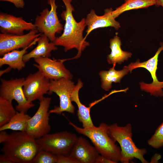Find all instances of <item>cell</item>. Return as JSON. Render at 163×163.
<instances>
[{
	"label": "cell",
	"instance_id": "1",
	"mask_svg": "<svg viewBox=\"0 0 163 163\" xmlns=\"http://www.w3.org/2000/svg\"><path fill=\"white\" fill-rule=\"evenodd\" d=\"M66 7V10L61 14L62 18L65 21L63 32L57 37L53 42L56 46H62L65 52L75 48L78 53L73 58L79 57L82 52L89 45L83 36V32L86 26L85 18H83L77 22L74 18L72 12L74 9L71 4L72 0H62Z\"/></svg>",
	"mask_w": 163,
	"mask_h": 163
},
{
	"label": "cell",
	"instance_id": "2",
	"mask_svg": "<svg viewBox=\"0 0 163 163\" xmlns=\"http://www.w3.org/2000/svg\"><path fill=\"white\" fill-rule=\"evenodd\" d=\"M40 150L36 139L25 132L16 131L9 134L1 150L13 163H32Z\"/></svg>",
	"mask_w": 163,
	"mask_h": 163
},
{
	"label": "cell",
	"instance_id": "3",
	"mask_svg": "<svg viewBox=\"0 0 163 163\" xmlns=\"http://www.w3.org/2000/svg\"><path fill=\"white\" fill-rule=\"evenodd\" d=\"M69 124L78 133L89 139L101 155L117 163L120 161L121 149L108 132V125L104 123L98 127L87 128L79 127L71 122Z\"/></svg>",
	"mask_w": 163,
	"mask_h": 163
},
{
	"label": "cell",
	"instance_id": "4",
	"mask_svg": "<svg viewBox=\"0 0 163 163\" xmlns=\"http://www.w3.org/2000/svg\"><path fill=\"white\" fill-rule=\"evenodd\" d=\"M132 126L130 123L124 126H119L117 123L108 125L109 135L120 146V161L123 163H128L136 158L142 163H148L144 157L147 150L145 149H139L136 146L132 139Z\"/></svg>",
	"mask_w": 163,
	"mask_h": 163
},
{
	"label": "cell",
	"instance_id": "5",
	"mask_svg": "<svg viewBox=\"0 0 163 163\" xmlns=\"http://www.w3.org/2000/svg\"><path fill=\"white\" fill-rule=\"evenodd\" d=\"M77 138L73 133L64 131L48 133L36 139L40 149L56 155H69Z\"/></svg>",
	"mask_w": 163,
	"mask_h": 163
},
{
	"label": "cell",
	"instance_id": "6",
	"mask_svg": "<svg viewBox=\"0 0 163 163\" xmlns=\"http://www.w3.org/2000/svg\"><path fill=\"white\" fill-rule=\"evenodd\" d=\"M56 0H47L51 9H44L36 17L34 24L39 32L43 34L53 42L56 39V34H60L63 30V25L59 20L56 12L57 6Z\"/></svg>",
	"mask_w": 163,
	"mask_h": 163
},
{
	"label": "cell",
	"instance_id": "7",
	"mask_svg": "<svg viewBox=\"0 0 163 163\" xmlns=\"http://www.w3.org/2000/svg\"><path fill=\"white\" fill-rule=\"evenodd\" d=\"M24 79V78L8 80L1 78L0 96L11 102L15 100L18 104L16 109L18 111L27 113L35 105L28 101L25 96L23 90Z\"/></svg>",
	"mask_w": 163,
	"mask_h": 163
},
{
	"label": "cell",
	"instance_id": "8",
	"mask_svg": "<svg viewBox=\"0 0 163 163\" xmlns=\"http://www.w3.org/2000/svg\"><path fill=\"white\" fill-rule=\"evenodd\" d=\"M75 86L71 79L68 78L50 80L49 94L55 93L60 101L59 106H55L49 110L50 113L61 114L64 112L74 113L75 107L72 103L71 95Z\"/></svg>",
	"mask_w": 163,
	"mask_h": 163
},
{
	"label": "cell",
	"instance_id": "9",
	"mask_svg": "<svg viewBox=\"0 0 163 163\" xmlns=\"http://www.w3.org/2000/svg\"><path fill=\"white\" fill-rule=\"evenodd\" d=\"M160 45L154 56L148 60L140 62L139 60H137L135 62H131L128 66L130 72L134 69L140 67L145 68L149 72L153 79L152 82L147 84L143 82H141L139 83L140 88L142 90L149 93L151 95L157 97L163 96V81L158 80L156 74L158 56L163 50V42L161 43Z\"/></svg>",
	"mask_w": 163,
	"mask_h": 163
},
{
	"label": "cell",
	"instance_id": "10",
	"mask_svg": "<svg viewBox=\"0 0 163 163\" xmlns=\"http://www.w3.org/2000/svg\"><path fill=\"white\" fill-rule=\"evenodd\" d=\"M39 107L29 120L26 131L35 139L49 133L51 129L49 123L50 113L49 108L51 101L49 97H45L39 101Z\"/></svg>",
	"mask_w": 163,
	"mask_h": 163
},
{
	"label": "cell",
	"instance_id": "11",
	"mask_svg": "<svg viewBox=\"0 0 163 163\" xmlns=\"http://www.w3.org/2000/svg\"><path fill=\"white\" fill-rule=\"evenodd\" d=\"M50 80L38 71L29 74L25 78L23 90L25 96L29 102L39 101L44 95L49 93Z\"/></svg>",
	"mask_w": 163,
	"mask_h": 163
},
{
	"label": "cell",
	"instance_id": "12",
	"mask_svg": "<svg viewBox=\"0 0 163 163\" xmlns=\"http://www.w3.org/2000/svg\"><path fill=\"white\" fill-rule=\"evenodd\" d=\"M37 68L46 77L50 80H58L62 78L71 79L72 75L63 64L66 59H56L50 57H40L34 59Z\"/></svg>",
	"mask_w": 163,
	"mask_h": 163
},
{
	"label": "cell",
	"instance_id": "13",
	"mask_svg": "<svg viewBox=\"0 0 163 163\" xmlns=\"http://www.w3.org/2000/svg\"><path fill=\"white\" fill-rule=\"evenodd\" d=\"M42 34L37 29L25 34L18 35L0 34V56L15 50L24 48L30 45Z\"/></svg>",
	"mask_w": 163,
	"mask_h": 163
},
{
	"label": "cell",
	"instance_id": "14",
	"mask_svg": "<svg viewBox=\"0 0 163 163\" xmlns=\"http://www.w3.org/2000/svg\"><path fill=\"white\" fill-rule=\"evenodd\" d=\"M36 29L34 24L27 22L22 17H17L0 12V30L2 33L21 35L24 34L25 30Z\"/></svg>",
	"mask_w": 163,
	"mask_h": 163
},
{
	"label": "cell",
	"instance_id": "15",
	"mask_svg": "<svg viewBox=\"0 0 163 163\" xmlns=\"http://www.w3.org/2000/svg\"><path fill=\"white\" fill-rule=\"evenodd\" d=\"M113 9L107 8L104 10V14L101 16L97 15L95 11L92 9L88 14L85 21L87 28L86 34L85 38L93 30L97 28L112 27L116 30L121 27L120 23L115 20L112 14Z\"/></svg>",
	"mask_w": 163,
	"mask_h": 163
},
{
	"label": "cell",
	"instance_id": "16",
	"mask_svg": "<svg viewBox=\"0 0 163 163\" xmlns=\"http://www.w3.org/2000/svg\"><path fill=\"white\" fill-rule=\"evenodd\" d=\"M99 153L86 139L80 136L77 137L69 155L79 163H94Z\"/></svg>",
	"mask_w": 163,
	"mask_h": 163
},
{
	"label": "cell",
	"instance_id": "17",
	"mask_svg": "<svg viewBox=\"0 0 163 163\" xmlns=\"http://www.w3.org/2000/svg\"><path fill=\"white\" fill-rule=\"evenodd\" d=\"M39 37L36 38L28 46L21 50H15L5 54L0 58V67L4 65H7L11 69L19 71L22 69L25 66L23 57L27 53V49L35 45Z\"/></svg>",
	"mask_w": 163,
	"mask_h": 163
},
{
	"label": "cell",
	"instance_id": "18",
	"mask_svg": "<svg viewBox=\"0 0 163 163\" xmlns=\"http://www.w3.org/2000/svg\"><path fill=\"white\" fill-rule=\"evenodd\" d=\"M50 41L46 35L42 34L39 37L37 46L24 55L23 57L24 62L26 63L32 58L50 57L51 52L57 50V48L53 42Z\"/></svg>",
	"mask_w": 163,
	"mask_h": 163
},
{
	"label": "cell",
	"instance_id": "19",
	"mask_svg": "<svg viewBox=\"0 0 163 163\" xmlns=\"http://www.w3.org/2000/svg\"><path fill=\"white\" fill-rule=\"evenodd\" d=\"M83 84L78 79L71 95L72 101L75 102L77 106V116L79 121L82 124L83 128H87L94 126L90 114V108L87 107L80 101L79 97V92L83 87Z\"/></svg>",
	"mask_w": 163,
	"mask_h": 163
},
{
	"label": "cell",
	"instance_id": "20",
	"mask_svg": "<svg viewBox=\"0 0 163 163\" xmlns=\"http://www.w3.org/2000/svg\"><path fill=\"white\" fill-rule=\"evenodd\" d=\"M116 65H113L108 70H103L99 73L101 87L105 91H108L111 88L113 82L120 83L121 79L129 72L128 66H124L122 69L117 70L115 69Z\"/></svg>",
	"mask_w": 163,
	"mask_h": 163
},
{
	"label": "cell",
	"instance_id": "21",
	"mask_svg": "<svg viewBox=\"0 0 163 163\" xmlns=\"http://www.w3.org/2000/svg\"><path fill=\"white\" fill-rule=\"evenodd\" d=\"M121 40L117 35L110 40L109 47L111 52L107 57L109 64H121L132 56V54L131 52L124 51L121 49Z\"/></svg>",
	"mask_w": 163,
	"mask_h": 163
},
{
	"label": "cell",
	"instance_id": "22",
	"mask_svg": "<svg viewBox=\"0 0 163 163\" xmlns=\"http://www.w3.org/2000/svg\"><path fill=\"white\" fill-rule=\"evenodd\" d=\"M31 117L24 111L17 112L8 123L0 127V131L11 129L26 132Z\"/></svg>",
	"mask_w": 163,
	"mask_h": 163
},
{
	"label": "cell",
	"instance_id": "23",
	"mask_svg": "<svg viewBox=\"0 0 163 163\" xmlns=\"http://www.w3.org/2000/svg\"><path fill=\"white\" fill-rule=\"evenodd\" d=\"M156 0H127L121 6L112 11V14L116 18L126 11L131 10L147 8L155 5Z\"/></svg>",
	"mask_w": 163,
	"mask_h": 163
},
{
	"label": "cell",
	"instance_id": "24",
	"mask_svg": "<svg viewBox=\"0 0 163 163\" xmlns=\"http://www.w3.org/2000/svg\"><path fill=\"white\" fill-rule=\"evenodd\" d=\"M16 112L12 102L0 96V127L8 123Z\"/></svg>",
	"mask_w": 163,
	"mask_h": 163
},
{
	"label": "cell",
	"instance_id": "25",
	"mask_svg": "<svg viewBox=\"0 0 163 163\" xmlns=\"http://www.w3.org/2000/svg\"><path fill=\"white\" fill-rule=\"evenodd\" d=\"M57 155L43 150H40L34 158L32 163H55Z\"/></svg>",
	"mask_w": 163,
	"mask_h": 163
},
{
	"label": "cell",
	"instance_id": "26",
	"mask_svg": "<svg viewBox=\"0 0 163 163\" xmlns=\"http://www.w3.org/2000/svg\"><path fill=\"white\" fill-rule=\"evenodd\" d=\"M147 143L149 145L155 149L163 146V122L157 128Z\"/></svg>",
	"mask_w": 163,
	"mask_h": 163
},
{
	"label": "cell",
	"instance_id": "27",
	"mask_svg": "<svg viewBox=\"0 0 163 163\" xmlns=\"http://www.w3.org/2000/svg\"><path fill=\"white\" fill-rule=\"evenodd\" d=\"M56 163H79L75 158L70 155H57Z\"/></svg>",
	"mask_w": 163,
	"mask_h": 163
},
{
	"label": "cell",
	"instance_id": "28",
	"mask_svg": "<svg viewBox=\"0 0 163 163\" xmlns=\"http://www.w3.org/2000/svg\"><path fill=\"white\" fill-rule=\"evenodd\" d=\"M1 1L8 2L13 4L14 6L18 8H24L25 3L24 0H0Z\"/></svg>",
	"mask_w": 163,
	"mask_h": 163
},
{
	"label": "cell",
	"instance_id": "29",
	"mask_svg": "<svg viewBox=\"0 0 163 163\" xmlns=\"http://www.w3.org/2000/svg\"><path fill=\"white\" fill-rule=\"evenodd\" d=\"M96 163H116V162L101 155H99L97 158Z\"/></svg>",
	"mask_w": 163,
	"mask_h": 163
},
{
	"label": "cell",
	"instance_id": "30",
	"mask_svg": "<svg viewBox=\"0 0 163 163\" xmlns=\"http://www.w3.org/2000/svg\"><path fill=\"white\" fill-rule=\"evenodd\" d=\"M9 134H8L5 130L0 131V143H3L5 142L9 137Z\"/></svg>",
	"mask_w": 163,
	"mask_h": 163
},
{
	"label": "cell",
	"instance_id": "31",
	"mask_svg": "<svg viewBox=\"0 0 163 163\" xmlns=\"http://www.w3.org/2000/svg\"><path fill=\"white\" fill-rule=\"evenodd\" d=\"M0 163H13L10 159L4 154L0 156Z\"/></svg>",
	"mask_w": 163,
	"mask_h": 163
},
{
	"label": "cell",
	"instance_id": "32",
	"mask_svg": "<svg viewBox=\"0 0 163 163\" xmlns=\"http://www.w3.org/2000/svg\"><path fill=\"white\" fill-rule=\"evenodd\" d=\"M155 5L157 7L161 6L163 8V0H156Z\"/></svg>",
	"mask_w": 163,
	"mask_h": 163
},
{
	"label": "cell",
	"instance_id": "33",
	"mask_svg": "<svg viewBox=\"0 0 163 163\" xmlns=\"http://www.w3.org/2000/svg\"><path fill=\"white\" fill-rule=\"evenodd\" d=\"M11 69L9 67L7 68L6 69L3 71H0V76L2 75L3 73L8 72H9Z\"/></svg>",
	"mask_w": 163,
	"mask_h": 163
},
{
	"label": "cell",
	"instance_id": "34",
	"mask_svg": "<svg viewBox=\"0 0 163 163\" xmlns=\"http://www.w3.org/2000/svg\"><path fill=\"white\" fill-rule=\"evenodd\" d=\"M125 0V1H127V0Z\"/></svg>",
	"mask_w": 163,
	"mask_h": 163
}]
</instances>
